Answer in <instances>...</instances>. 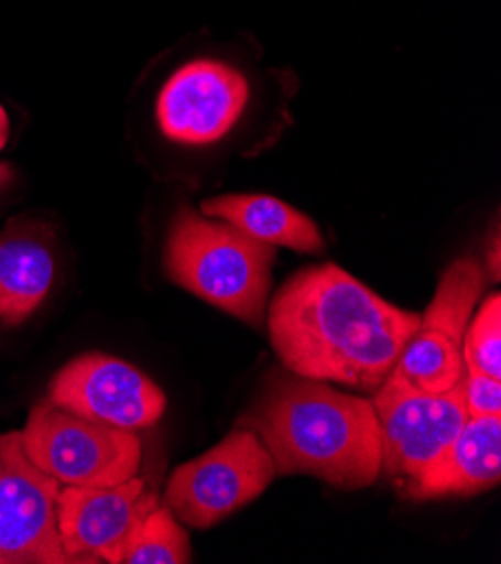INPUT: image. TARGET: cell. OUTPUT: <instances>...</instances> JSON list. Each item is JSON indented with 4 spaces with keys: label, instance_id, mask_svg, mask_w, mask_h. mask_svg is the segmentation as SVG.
<instances>
[{
    "label": "cell",
    "instance_id": "1",
    "mask_svg": "<svg viewBox=\"0 0 501 564\" xmlns=\"http://www.w3.org/2000/svg\"><path fill=\"white\" fill-rule=\"evenodd\" d=\"M265 311L272 349L288 371L362 391L394 371L421 322L336 263L293 274Z\"/></svg>",
    "mask_w": 501,
    "mask_h": 564
},
{
    "label": "cell",
    "instance_id": "2",
    "mask_svg": "<svg viewBox=\"0 0 501 564\" xmlns=\"http://www.w3.org/2000/svg\"><path fill=\"white\" fill-rule=\"evenodd\" d=\"M239 427L261 438L276 475H308L345 490L369 488L382 475L373 403L324 380L272 373Z\"/></svg>",
    "mask_w": 501,
    "mask_h": 564
},
{
    "label": "cell",
    "instance_id": "3",
    "mask_svg": "<svg viewBox=\"0 0 501 564\" xmlns=\"http://www.w3.org/2000/svg\"><path fill=\"white\" fill-rule=\"evenodd\" d=\"M274 246L230 223L181 207L164 246V270L176 286L261 328L272 286Z\"/></svg>",
    "mask_w": 501,
    "mask_h": 564
},
{
    "label": "cell",
    "instance_id": "4",
    "mask_svg": "<svg viewBox=\"0 0 501 564\" xmlns=\"http://www.w3.org/2000/svg\"><path fill=\"white\" fill-rule=\"evenodd\" d=\"M21 445L28 459L62 486H118L142 468V438L54 405L50 399L34 405Z\"/></svg>",
    "mask_w": 501,
    "mask_h": 564
},
{
    "label": "cell",
    "instance_id": "5",
    "mask_svg": "<svg viewBox=\"0 0 501 564\" xmlns=\"http://www.w3.org/2000/svg\"><path fill=\"white\" fill-rule=\"evenodd\" d=\"M276 477L261 438L237 427L198 459L174 470L164 488V503L181 524L211 529L254 501Z\"/></svg>",
    "mask_w": 501,
    "mask_h": 564
},
{
    "label": "cell",
    "instance_id": "6",
    "mask_svg": "<svg viewBox=\"0 0 501 564\" xmlns=\"http://www.w3.org/2000/svg\"><path fill=\"white\" fill-rule=\"evenodd\" d=\"M371 403L380 423L382 475L401 486L423 473L470 419L459 384L425 391L396 371L375 389Z\"/></svg>",
    "mask_w": 501,
    "mask_h": 564
},
{
    "label": "cell",
    "instance_id": "7",
    "mask_svg": "<svg viewBox=\"0 0 501 564\" xmlns=\"http://www.w3.org/2000/svg\"><path fill=\"white\" fill-rule=\"evenodd\" d=\"M486 270L472 259H457L443 272L434 300L405 345L394 371L425 391H448L464 373V335L479 295Z\"/></svg>",
    "mask_w": 501,
    "mask_h": 564
},
{
    "label": "cell",
    "instance_id": "8",
    "mask_svg": "<svg viewBox=\"0 0 501 564\" xmlns=\"http://www.w3.org/2000/svg\"><path fill=\"white\" fill-rule=\"evenodd\" d=\"M59 490L28 459L21 432L0 434V564H68L57 529Z\"/></svg>",
    "mask_w": 501,
    "mask_h": 564
},
{
    "label": "cell",
    "instance_id": "9",
    "mask_svg": "<svg viewBox=\"0 0 501 564\" xmlns=\"http://www.w3.org/2000/svg\"><path fill=\"white\" fill-rule=\"evenodd\" d=\"M47 399L79 416L124 430L153 427L166 410L164 391L146 373L97 351L77 356L57 371Z\"/></svg>",
    "mask_w": 501,
    "mask_h": 564
},
{
    "label": "cell",
    "instance_id": "10",
    "mask_svg": "<svg viewBox=\"0 0 501 564\" xmlns=\"http://www.w3.org/2000/svg\"><path fill=\"white\" fill-rule=\"evenodd\" d=\"M248 101L250 84L241 70L226 62L194 59L162 86L155 120L166 140L205 147L232 133Z\"/></svg>",
    "mask_w": 501,
    "mask_h": 564
},
{
    "label": "cell",
    "instance_id": "11",
    "mask_svg": "<svg viewBox=\"0 0 501 564\" xmlns=\"http://www.w3.org/2000/svg\"><path fill=\"white\" fill-rule=\"evenodd\" d=\"M155 506L157 490L140 475L118 486H62L57 529L66 562L122 564L133 531Z\"/></svg>",
    "mask_w": 501,
    "mask_h": 564
},
{
    "label": "cell",
    "instance_id": "12",
    "mask_svg": "<svg viewBox=\"0 0 501 564\" xmlns=\"http://www.w3.org/2000/svg\"><path fill=\"white\" fill-rule=\"evenodd\" d=\"M501 481V416H470L457 438L414 479L403 484L410 499L475 497Z\"/></svg>",
    "mask_w": 501,
    "mask_h": 564
},
{
    "label": "cell",
    "instance_id": "13",
    "mask_svg": "<svg viewBox=\"0 0 501 564\" xmlns=\"http://www.w3.org/2000/svg\"><path fill=\"white\" fill-rule=\"evenodd\" d=\"M54 281L52 237L36 223H10L0 235V319L25 322L47 297Z\"/></svg>",
    "mask_w": 501,
    "mask_h": 564
},
{
    "label": "cell",
    "instance_id": "14",
    "mask_svg": "<svg viewBox=\"0 0 501 564\" xmlns=\"http://www.w3.org/2000/svg\"><path fill=\"white\" fill-rule=\"evenodd\" d=\"M200 214L226 220L232 228L268 246H284L302 254H319L324 250L322 232L313 218L274 196H218L205 200Z\"/></svg>",
    "mask_w": 501,
    "mask_h": 564
},
{
    "label": "cell",
    "instance_id": "15",
    "mask_svg": "<svg viewBox=\"0 0 501 564\" xmlns=\"http://www.w3.org/2000/svg\"><path fill=\"white\" fill-rule=\"evenodd\" d=\"M192 562L189 533L166 503H157L133 531L122 564H187Z\"/></svg>",
    "mask_w": 501,
    "mask_h": 564
},
{
    "label": "cell",
    "instance_id": "16",
    "mask_svg": "<svg viewBox=\"0 0 501 564\" xmlns=\"http://www.w3.org/2000/svg\"><path fill=\"white\" fill-rule=\"evenodd\" d=\"M464 367L501 380V295L492 293L468 322L464 335Z\"/></svg>",
    "mask_w": 501,
    "mask_h": 564
},
{
    "label": "cell",
    "instance_id": "17",
    "mask_svg": "<svg viewBox=\"0 0 501 564\" xmlns=\"http://www.w3.org/2000/svg\"><path fill=\"white\" fill-rule=\"evenodd\" d=\"M468 416H501V380L464 367L459 378Z\"/></svg>",
    "mask_w": 501,
    "mask_h": 564
},
{
    "label": "cell",
    "instance_id": "18",
    "mask_svg": "<svg viewBox=\"0 0 501 564\" xmlns=\"http://www.w3.org/2000/svg\"><path fill=\"white\" fill-rule=\"evenodd\" d=\"M8 135H10V122H8V112L6 108L0 106V149L8 144Z\"/></svg>",
    "mask_w": 501,
    "mask_h": 564
},
{
    "label": "cell",
    "instance_id": "19",
    "mask_svg": "<svg viewBox=\"0 0 501 564\" xmlns=\"http://www.w3.org/2000/svg\"><path fill=\"white\" fill-rule=\"evenodd\" d=\"M12 181H14V172L6 162H0V189H6Z\"/></svg>",
    "mask_w": 501,
    "mask_h": 564
}]
</instances>
